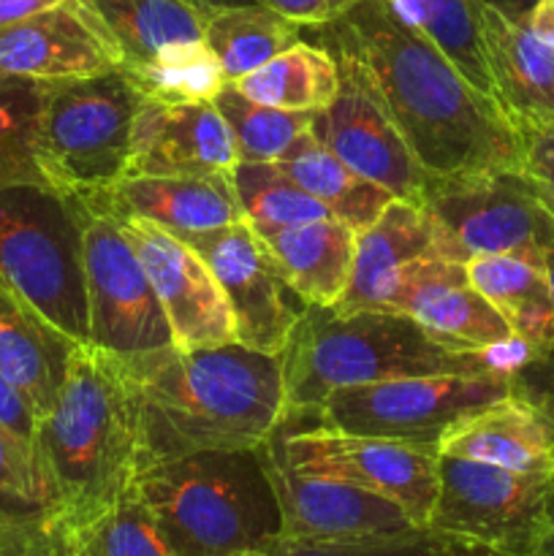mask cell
<instances>
[{
	"mask_svg": "<svg viewBox=\"0 0 554 556\" xmlns=\"http://www.w3.org/2000/svg\"><path fill=\"white\" fill-rule=\"evenodd\" d=\"M310 30L353 60L429 174L521 172L525 144L508 114L383 0H362Z\"/></svg>",
	"mask_w": 554,
	"mask_h": 556,
	"instance_id": "obj_1",
	"label": "cell"
},
{
	"mask_svg": "<svg viewBox=\"0 0 554 556\" xmlns=\"http://www.w3.org/2000/svg\"><path fill=\"white\" fill-rule=\"evenodd\" d=\"M139 410L141 462L264 445L288 418L280 356L168 345L123 358Z\"/></svg>",
	"mask_w": 554,
	"mask_h": 556,
	"instance_id": "obj_2",
	"label": "cell"
},
{
	"mask_svg": "<svg viewBox=\"0 0 554 556\" xmlns=\"http://www.w3.org/2000/svg\"><path fill=\"white\" fill-rule=\"evenodd\" d=\"M36 459L52 500L47 521L85 519L128 492L141 434L123 358L76 348L58 402L38 421Z\"/></svg>",
	"mask_w": 554,
	"mask_h": 556,
	"instance_id": "obj_3",
	"label": "cell"
},
{
	"mask_svg": "<svg viewBox=\"0 0 554 556\" xmlns=\"http://www.w3.org/2000/svg\"><path fill=\"white\" fill-rule=\"evenodd\" d=\"M288 418L315 416L340 389L418 378V375L494 372L492 353L440 345L413 318L389 309L337 315L307 304L280 353ZM503 372V369H498Z\"/></svg>",
	"mask_w": 554,
	"mask_h": 556,
	"instance_id": "obj_4",
	"label": "cell"
},
{
	"mask_svg": "<svg viewBox=\"0 0 554 556\" xmlns=\"http://www.w3.org/2000/svg\"><path fill=\"white\" fill-rule=\"evenodd\" d=\"M134 489L177 556H237L280 535V508L259 448L144 462Z\"/></svg>",
	"mask_w": 554,
	"mask_h": 556,
	"instance_id": "obj_5",
	"label": "cell"
},
{
	"mask_svg": "<svg viewBox=\"0 0 554 556\" xmlns=\"http://www.w3.org/2000/svg\"><path fill=\"white\" fill-rule=\"evenodd\" d=\"M141 92L123 68L81 79L41 81L36 157L49 185L92 195L125 177Z\"/></svg>",
	"mask_w": 554,
	"mask_h": 556,
	"instance_id": "obj_6",
	"label": "cell"
},
{
	"mask_svg": "<svg viewBox=\"0 0 554 556\" xmlns=\"http://www.w3.org/2000/svg\"><path fill=\"white\" fill-rule=\"evenodd\" d=\"M0 286L87 345L81 210L74 195L33 185L0 190Z\"/></svg>",
	"mask_w": 554,
	"mask_h": 556,
	"instance_id": "obj_7",
	"label": "cell"
},
{
	"mask_svg": "<svg viewBox=\"0 0 554 556\" xmlns=\"http://www.w3.org/2000/svg\"><path fill=\"white\" fill-rule=\"evenodd\" d=\"M427 527L492 556H543L554 541V478L440 454Z\"/></svg>",
	"mask_w": 554,
	"mask_h": 556,
	"instance_id": "obj_8",
	"label": "cell"
},
{
	"mask_svg": "<svg viewBox=\"0 0 554 556\" xmlns=\"http://www.w3.org/2000/svg\"><path fill=\"white\" fill-rule=\"evenodd\" d=\"M418 206L440 258L465 264L473 255H519L543 269L554 220L521 172L432 174Z\"/></svg>",
	"mask_w": 554,
	"mask_h": 556,
	"instance_id": "obj_9",
	"label": "cell"
},
{
	"mask_svg": "<svg viewBox=\"0 0 554 556\" xmlns=\"http://www.w3.org/2000/svg\"><path fill=\"white\" fill-rule=\"evenodd\" d=\"M527 389L519 375H418L340 389L320 405L318 424L362 438L438 445L445 429Z\"/></svg>",
	"mask_w": 554,
	"mask_h": 556,
	"instance_id": "obj_10",
	"label": "cell"
},
{
	"mask_svg": "<svg viewBox=\"0 0 554 556\" xmlns=\"http://www.w3.org/2000/svg\"><path fill=\"white\" fill-rule=\"evenodd\" d=\"M79 210L81 271L90 331L87 345L101 348L117 358L144 356L168 348V320L119 220L106 212L87 210L81 201Z\"/></svg>",
	"mask_w": 554,
	"mask_h": 556,
	"instance_id": "obj_11",
	"label": "cell"
},
{
	"mask_svg": "<svg viewBox=\"0 0 554 556\" xmlns=\"http://www.w3.org/2000/svg\"><path fill=\"white\" fill-rule=\"evenodd\" d=\"M275 438L293 470L367 489L400 505L416 527H427L438 500V445L362 438L320 424L313 429H286L282 424Z\"/></svg>",
	"mask_w": 554,
	"mask_h": 556,
	"instance_id": "obj_12",
	"label": "cell"
},
{
	"mask_svg": "<svg viewBox=\"0 0 554 556\" xmlns=\"http://www.w3.org/2000/svg\"><path fill=\"white\" fill-rule=\"evenodd\" d=\"M185 242L206 261L234 318L237 345L280 356L307 304L291 291L275 258L248 220L185 233Z\"/></svg>",
	"mask_w": 554,
	"mask_h": 556,
	"instance_id": "obj_13",
	"label": "cell"
},
{
	"mask_svg": "<svg viewBox=\"0 0 554 556\" xmlns=\"http://www.w3.org/2000/svg\"><path fill=\"white\" fill-rule=\"evenodd\" d=\"M340 68V90L329 106L313 112L310 134L345 166L389 190L394 199L421 201L432 174L405 144L389 112L351 58L331 52Z\"/></svg>",
	"mask_w": 554,
	"mask_h": 556,
	"instance_id": "obj_14",
	"label": "cell"
},
{
	"mask_svg": "<svg viewBox=\"0 0 554 556\" xmlns=\"http://www.w3.org/2000/svg\"><path fill=\"white\" fill-rule=\"evenodd\" d=\"M259 454L280 508L277 538L318 543L358 541V538L394 535L416 527L391 500L335 478L293 470L280 454L275 434L259 445Z\"/></svg>",
	"mask_w": 554,
	"mask_h": 556,
	"instance_id": "obj_15",
	"label": "cell"
},
{
	"mask_svg": "<svg viewBox=\"0 0 554 556\" xmlns=\"http://www.w3.org/2000/svg\"><path fill=\"white\" fill-rule=\"evenodd\" d=\"M119 226L155 288L174 348L199 351L237 342L221 282L182 237L150 220H119Z\"/></svg>",
	"mask_w": 554,
	"mask_h": 556,
	"instance_id": "obj_16",
	"label": "cell"
},
{
	"mask_svg": "<svg viewBox=\"0 0 554 556\" xmlns=\"http://www.w3.org/2000/svg\"><path fill=\"white\" fill-rule=\"evenodd\" d=\"M380 309L407 315L451 351L487 353L514 340L503 315L470 286L465 264L438 255L402 266Z\"/></svg>",
	"mask_w": 554,
	"mask_h": 556,
	"instance_id": "obj_17",
	"label": "cell"
},
{
	"mask_svg": "<svg viewBox=\"0 0 554 556\" xmlns=\"http://www.w3.org/2000/svg\"><path fill=\"white\" fill-rule=\"evenodd\" d=\"M114 68H123V52L87 0H65L0 27V74L60 81Z\"/></svg>",
	"mask_w": 554,
	"mask_h": 556,
	"instance_id": "obj_18",
	"label": "cell"
},
{
	"mask_svg": "<svg viewBox=\"0 0 554 556\" xmlns=\"http://www.w3.org/2000/svg\"><path fill=\"white\" fill-rule=\"evenodd\" d=\"M237 163V141L215 101L158 103L141 98L125 177H204L234 172Z\"/></svg>",
	"mask_w": 554,
	"mask_h": 556,
	"instance_id": "obj_19",
	"label": "cell"
},
{
	"mask_svg": "<svg viewBox=\"0 0 554 556\" xmlns=\"http://www.w3.org/2000/svg\"><path fill=\"white\" fill-rule=\"evenodd\" d=\"M79 201L87 210L106 212L117 220H150L177 237L244 220L234 172L204 177H123L112 188L81 195Z\"/></svg>",
	"mask_w": 554,
	"mask_h": 556,
	"instance_id": "obj_20",
	"label": "cell"
},
{
	"mask_svg": "<svg viewBox=\"0 0 554 556\" xmlns=\"http://www.w3.org/2000/svg\"><path fill=\"white\" fill-rule=\"evenodd\" d=\"M438 451L511 472L554 478V413L521 389L445 429Z\"/></svg>",
	"mask_w": 554,
	"mask_h": 556,
	"instance_id": "obj_21",
	"label": "cell"
},
{
	"mask_svg": "<svg viewBox=\"0 0 554 556\" xmlns=\"http://www.w3.org/2000/svg\"><path fill=\"white\" fill-rule=\"evenodd\" d=\"M483 47L494 101L516 128L554 125V49L530 33L525 20L483 9Z\"/></svg>",
	"mask_w": 554,
	"mask_h": 556,
	"instance_id": "obj_22",
	"label": "cell"
},
{
	"mask_svg": "<svg viewBox=\"0 0 554 556\" xmlns=\"http://www.w3.org/2000/svg\"><path fill=\"white\" fill-rule=\"evenodd\" d=\"M76 342L20 293L0 286V372L41 421L58 402Z\"/></svg>",
	"mask_w": 554,
	"mask_h": 556,
	"instance_id": "obj_23",
	"label": "cell"
},
{
	"mask_svg": "<svg viewBox=\"0 0 554 556\" xmlns=\"http://www.w3.org/2000/svg\"><path fill=\"white\" fill-rule=\"evenodd\" d=\"M427 255H438L427 212L413 201L394 199L373 226L356 231L351 280L331 309L337 315L380 309L402 266Z\"/></svg>",
	"mask_w": 554,
	"mask_h": 556,
	"instance_id": "obj_24",
	"label": "cell"
},
{
	"mask_svg": "<svg viewBox=\"0 0 554 556\" xmlns=\"http://www.w3.org/2000/svg\"><path fill=\"white\" fill-rule=\"evenodd\" d=\"M253 226V223H250ZM275 258L282 280L313 307H335L353 269L356 231L337 217L297 226H253Z\"/></svg>",
	"mask_w": 554,
	"mask_h": 556,
	"instance_id": "obj_25",
	"label": "cell"
},
{
	"mask_svg": "<svg viewBox=\"0 0 554 556\" xmlns=\"http://www.w3.org/2000/svg\"><path fill=\"white\" fill-rule=\"evenodd\" d=\"M470 286L498 309L532 364L554 362V296L546 271L519 255H473L465 261Z\"/></svg>",
	"mask_w": 554,
	"mask_h": 556,
	"instance_id": "obj_26",
	"label": "cell"
},
{
	"mask_svg": "<svg viewBox=\"0 0 554 556\" xmlns=\"http://www.w3.org/2000/svg\"><path fill=\"white\" fill-rule=\"evenodd\" d=\"M302 190L331 212V217L364 231L380 217V212L394 201L389 190L369 182L367 177L353 172L335 152L326 150L313 134H302L280 161H275Z\"/></svg>",
	"mask_w": 554,
	"mask_h": 556,
	"instance_id": "obj_27",
	"label": "cell"
},
{
	"mask_svg": "<svg viewBox=\"0 0 554 556\" xmlns=\"http://www.w3.org/2000/svg\"><path fill=\"white\" fill-rule=\"evenodd\" d=\"M52 556H177L134 483L114 503L76 521H47Z\"/></svg>",
	"mask_w": 554,
	"mask_h": 556,
	"instance_id": "obj_28",
	"label": "cell"
},
{
	"mask_svg": "<svg viewBox=\"0 0 554 556\" xmlns=\"http://www.w3.org/2000/svg\"><path fill=\"white\" fill-rule=\"evenodd\" d=\"M231 85L244 98L264 106L318 112L335 101L340 90V68L329 49L299 41Z\"/></svg>",
	"mask_w": 554,
	"mask_h": 556,
	"instance_id": "obj_29",
	"label": "cell"
},
{
	"mask_svg": "<svg viewBox=\"0 0 554 556\" xmlns=\"http://www.w3.org/2000/svg\"><path fill=\"white\" fill-rule=\"evenodd\" d=\"M204 41L217 54L226 81L231 85L302 41V27L261 5L259 0L215 5L206 9Z\"/></svg>",
	"mask_w": 554,
	"mask_h": 556,
	"instance_id": "obj_30",
	"label": "cell"
},
{
	"mask_svg": "<svg viewBox=\"0 0 554 556\" xmlns=\"http://www.w3.org/2000/svg\"><path fill=\"white\" fill-rule=\"evenodd\" d=\"M123 52V65L144 63L168 43L204 38L206 5L196 0H87Z\"/></svg>",
	"mask_w": 554,
	"mask_h": 556,
	"instance_id": "obj_31",
	"label": "cell"
},
{
	"mask_svg": "<svg viewBox=\"0 0 554 556\" xmlns=\"http://www.w3.org/2000/svg\"><path fill=\"white\" fill-rule=\"evenodd\" d=\"M405 25L432 41L476 90L494 101L483 47V0H383ZM498 103V101H494Z\"/></svg>",
	"mask_w": 554,
	"mask_h": 556,
	"instance_id": "obj_32",
	"label": "cell"
},
{
	"mask_svg": "<svg viewBox=\"0 0 554 556\" xmlns=\"http://www.w3.org/2000/svg\"><path fill=\"white\" fill-rule=\"evenodd\" d=\"M141 98L158 103H206L228 85L217 54L199 41L168 43L144 63L123 65Z\"/></svg>",
	"mask_w": 554,
	"mask_h": 556,
	"instance_id": "obj_33",
	"label": "cell"
},
{
	"mask_svg": "<svg viewBox=\"0 0 554 556\" xmlns=\"http://www.w3.org/2000/svg\"><path fill=\"white\" fill-rule=\"evenodd\" d=\"M41 81L0 74V190L33 185L49 188L36 157V119Z\"/></svg>",
	"mask_w": 554,
	"mask_h": 556,
	"instance_id": "obj_34",
	"label": "cell"
},
{
	"mask_svg": "<svg viewBox=\"0 0 554 556\" xmlns=\"http://www.w3.org/2000/svg\"><path fill=\"white\" fill-rule=\"evenodd\" d=\"M217 112L231 128L237 141L239 163H275L288 152V147L310 130L313 112H286V109L264 106L226 85L215 98Z\"/></svg>",
	"mask_w": 554,
	"mask_h": 556,
	"instance_id": "obj_35",
	"label": "cell"
},
{
	"mask_svg": "<svg viewBox=\"0 0 554 556\" xmlns=\"http://www.w3.org/2000/svg\"><path fill=\"white\" fill-rule=\"evenodd\" d=\"M234 185L244 220L253 226H297L331 217V212L280 172L277 163H237Z\"/></svg>",
	"mask_w": 554,
	"mask_h": 556,
	"instance_id": "obj_36",
	"label": "cell"
},
{
	"mask_svg": "<svg viewBox=\"0 0 554 556\" xmlns=\"http://www.w3.org/2000/svg\"><path fill=\"white\" fill-rule=\"evenodd\" d=\"M259 552L269 556H492L476 543L459 541V538L445 535L432 527H413V530L394 532V535L329 543L272 538Z\"/></svg>",
	"mask_w": 554,
	"mask_h": 556,
	"instance_id": "obj_37",
	"label": "cell"
},
{
	"mask_svg": "<svg viewBox=\"0 0 554 556\" xmlns=\"http://www.w3.org/2000/svg\"><path fill=\"white\" fill-rule=\"evenodd\" d=\"M52 508L36 451L0 424V514L43 519Z\"/></svg>",
	"mask_w": 554,
	"mask_h": 556,
	"instance_id": "obj_38",
	"label": "cell"
},
{
	"mask_svg": "<svg viewBox=\"0 0 554 556\" xmlns=\"http://www.w3.org/2000/svg\"><path fill=\"white\" fill-rule=\"evenodd\" d=\"M525 163L521 174L536 190L538 201L554 220V125L549 128H521Z\"/></svg>",
	"mask_w": 554,
	"mask_h": 556,
	"instance_id": "obj_39",
	"label": "cell"
},
{
	"mask_svg": "<svg viewBox=\"0 0 554 556\" xmlns=\"http://www.w3.org/2000/svg\"><path fill=\"white\" fill-rule=\"evenodd\" d=\"M0 556H52V541L43 519L0 514Z\"/></svg>",
	"mask_w": 554,
	"mask_h": 556,
	"instance_id": "obj_40",
	"label": "cell"
},
{
	"mask_svg": "<svg viewBox=\"0 0 554 556\" xmlns=\"http://www.w3.org/2000/svg\"><path fill=\"white\" fill-rule=\"evenodd\" d=\"M259 3L282 14L302 30L304 27L310 30V27H320L340 20L342 14H348L362 0H259Z\"/></svg>",
	"mask_w": 554,
	"mask_h": 556,
	"instance_id": "obj_41",
	"label": "cell"
},
{
	"mask_svg": "<svg viewBox=\"0 0 554 556\" xmlns=\"http://www.w3.org/2000/svg\"><path fill=\"white\" fill-rule=\"evenodd\" d=\"M0 424L14 434L16 440L36 451L38 416L33 413L30 402L11 386V380L0 372Z\"/></svg>",
	"mask_w": 554,
	"mask_h": 556,
	"instance_id": "obj_42",
	"label": "cell"
},
{
	"mask_svg": "<svg viewBox=\"0 0 554 556\" xmlns=\"http://www.w3.org/2000/svg\"><path fill=\"white\" fill-rule=\"evenodd\" d=\"M60 3H65V0H0V27L14 25V22L41 14V11L54 9Z\"/></svg>",
	"mask_w": 554,
	"mask_h": 556,
	"instance_id": "obj_43",
	"label": "cell"
},
{
	"mask_svg": "<svg viewBox=\"0 0 554 556\" xmlns=\"http://www.w3.org/2000/svg\"><path fill=\"white\" fill-rule=\"evenodd\" d=\"M525 25L530 27L532 36L554 49V0H536V5L527 11Z\"/></svg>",
	"mask_w": 554,
	"mask_h": 556,
	"instance_id": "obj_44",
	"label": "cell"
},
{
	"mask_svg": "<svg viewBox=\"0 0 554 556\" xmlns=\"http://www.w3.org/2000/svg\"><path fill=\"white\" fill-rule=\"evenodd\" d=\"M543 271H546V282L552 288V296H554V233L546 239L543 244Z\"/></svg>",
	"mask_w": 554,
	"mask_h": 556,
	"instance_id": "obj_45",
	"label": "cell"
},
{
	"mask_svg": "<svg viewBox=\"0 0 554 556\" xmlns=\"http://www.w3.org/2000/svg\"><path fill=\"white\" fill-rule=\"evenodd\" d=\"M196 3L206 5V9H215V5H234V3H253V0H196Z\"/></svg>",
	"mask_w": 554,
	"mask_h": 556,
	"instance_id": "obj_46",
	"label": "cell"
},
{
	"mask_svg": "<svg viewBox=\"0 0 554 556\" xmlns=\"http://www.w3.org/2000/svg\"><path fill=\"white\" fill-rule=\"evenodd\" d=\"M237 556H269V554H264V552H259V548H255V552H242V554H237Z\"/></svg>",
	"mask_w": 554,
	"mask_h": 556,
	"instance_id": "obj_47",
	"label": "cell"
},
{
	"mask_svg": "<svg viewBox=\"0 0 554 556\" xmlns=\"http://www.w3.org/2000/svg\"><path fill=\"white\" fill-rule=\"evenodd\" d=\"M543 556H554V541H552V546L546 548V554H543Z\"/></svg>",
	"mask_w": 554,
	"mask_h": 556,
	"instance_id": "obj_48",
	"label": "cell"
}]
</instances>
